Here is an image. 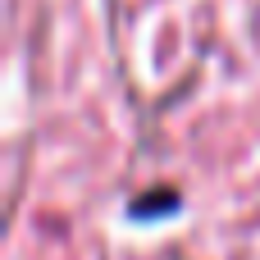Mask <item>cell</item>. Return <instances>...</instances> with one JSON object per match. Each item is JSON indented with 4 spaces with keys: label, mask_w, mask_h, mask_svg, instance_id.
<instances>
[{
    "label": "cell",
    "mask_w": 260,
    "mask_h": 260,
    "mask_svg": "<svg viewBox=\"0 0 260 260\" xmlns=\"http://www.w3.org/2000/svg\"><path fill=\"white\" fill-rule=\"evenodd\" d=\"M178 206V197L174 192H165V197H151V201H133V219H142V215H155V210H174Z\"/></svg>",
    "instance_id": "1"
}]
</instances>
